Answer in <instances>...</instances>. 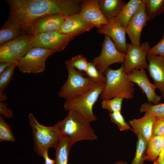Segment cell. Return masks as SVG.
I'll list each match as a JSON object with an SVG mask.
<instances>
[{
	"instance_id": "6da1fadb",
	"label": "cell",
	"mask_w": 164,
	"mask_h": 164,
	"mask_svg": "<svg viewBox=\"0 0 164 164\" xmlns=\"http://www.w3.org/2000/svg\"><path fill=\"white\" fill-rule=\"evenodd\" d=\"M9 17L21 24L29 35L31 25L39 18L49 15L67 16L79 14L80 0H6Z\"/></svg>"
},
{
	"instance_id": "7a4b0ae2",
	"label": "cell",
	"mask_w": 164,
	"mask_h": 164,
	"mask_svg": "<svg viewBox=\"0 0 164 164\" xmlns=\"http://www.w3.org/2000/svg\"><path fill=\"white\" fill-rule=\"evenodd\" d=\"M55 125L61 137L68 138L73 145L81 141H93L97 139L90 122L74 110L68 111L66 117Z\"/></svg>"
},
{
	"instance_id": "3957f363",
	"label": "cell",
	"mask_w": 164,
	"mask_h": 164,
	"mask_svg": "<svg viewBox=\"0 0 164 164\" xmlns=\"http://www.w3.org/2000/svg\"><path fill=\"white\" fill-rule=\"evenodd\" d=\"M104 75L106 81L100 96L101 99H109L116 97L126 99L133 98L135 84L128 79L123 63L117 69L109 68Z\"/></svg>"
},
{
	"instance_id": "277c9868",
	"label": "cell",
	"mask_w": 164,
	"mask_h": 164,
	"mask_svg": "<svg viewBox=\"0 0 164 164\" xmlns=\"http://www.w3.org/2000/svg\"><path fill=\"white\" fill-rule=\"evenodd\" d=\"M105 84H98L87 91L75 97L66 99L63 104L67 111L74 110L90 122L96 121L93 107L103 91Z\"/></svg>"
},
{
	"instance_id": "5b68a950",
	"label": "cell",
	"mask_w": 164,
	"mask_h": 164,
	"mask_svg": "<svg viewBox=\"0 0 164 164\" xmlns=\"http://www.w3.org/2000/svg\"><path fill=\"white\" fill-rule=\"evenodd\" d=\"M28 118L32 129L35 150L37 154L41 156L50 148L55 149L61 138L57 127L55 125L47 127L40 124L31 113Z\"/></svg>"
},
{
	"instance_id": "8992f818",
	"label": "cell",
	"mask_w": 164,
	"mask_h": 164,
	"mask_svg": "<svg viewBox=\"0 0 164 164\" xmlns=\"http://www.w3.org/2000/svg\"><path fill=\"white\" fill-rule=\"evenodd\" d=\"M65 63L68 76L59 92L60 97L65 100L72 98L87 91L98 84H102L97 83L87 77H84L72 66L70 60L66 61Z\"/></svg>"
},
{
	"instance_id": "52a82bcc",
	"label": "cell",
	"mask_w": 164,
	"mask_h": 164,
	"mask_svg": "<svg viewBox=\"0 0 164 164\" xmlns=\"http://www.w3.org/2000/svg\"><path fill=\"white\" fill-rule=\"evenodd\" d=\"M33 47L30 35L24 32L18 37L0 45V63L17 64Z\"/></svg>"
},
{
	"instance_id": "ba28073f",
	"label": "cell",
	"mask_w": 164,
	"mask_h": 164,
	"mask_svg": "<svg viewBox=\"0 0 164 164\" xmlns=\"http://www.w3.org/2000/svg\"><path fill=\"white\" fill-rule=\"evenodd\" d=\"M55 52L45 48L33 47L19 61L17 67L24 73H38L46 70L47 59Z\"/></svg>"
},
{
	"instance_id": "9c48e42d",
	"label": "cell",
	"mask_w": 164,
	"mask_h": 164,
	"mask_svg": "<svg viewBox=\"0 0 164 164\" xmlns=\"http://www.w3.org/2000/svg\"><path fill=\"white\" fill-rule=\"evenodd\" d=\"M81 34L76 32L67 34L56 31L30 36L33 47L46 48L55 53L63 50L71 41Z\"/></svg>"
},
{
	"instance_id": "30bf717a",
	"label": "cell",
	"mask_w": 164,
	"mask_h": 164,
	"mask_svg": "<svg viewBox=\"0 0 164 164\" xmlns=\"http://www.w3.org/2000/svg\"><path fill=\"white\" fill-rule=\"evenodd\" d=\"M126 53L120 52L110 37L105 35L102 43V48L100 55L95 58L92 63L99 72L104 74L109 66L116 63H124Z\"/></svg>"
},
{
	"instance_id": "8fae6325",
	"label": "cell",
	"mask_w": 164,
	"mask_h": 164,
	"mask_svg": "<svg viewBox=\"0 0 164 164\" xmlns=\"http://www.w3.org/2000/svg\"><path fill=\"white\" fill-rule=\"evenodd\" d=\"M149 43L144 42L138 47L127 43V50L124 65L127 74L134 70L147 69L149 64L146 57L150 49Z\"/></svg>"
},
{
	"instance_id": "7c38bea8",
	"label": "cell",
	"mask_w": 164,
	"mask_h": 164,
	"mask_svg": "<svg viewBox=\"0 0 164 164\" xmlns=\"http://www.w3.org/2000/svg\"><path fill=\"white\" fill-rule=\"evenodd\" d=\"M148 21L143 0L142 3L125 28L126 33L130 39L132 45L138 47L140 46L142 30Z\"/></svg>"
},
{
	"instance_id": "4fadbf2b",
	"label": "cell",
	"mask_w": 164,
	"mask_h": 164,
	"mask_svg": "<svg viewBox=\"0 0 164 164\" xmlns=\"http://www.w3.org/2000/svg\"><path fill=\"white\" fill-rule=\"evenodd\" d=\"M127 74L128 79L141 89L149 102L156 104L161 101V96L155 93L156 86L149 81L145 69L134 70Z\"/></svg>"
},
{
	"instance_id": "5bb4252c",
	"label": "cell",
	"mask_w": 164,
	"mask_h": 164,
	"mask_svg": "<svg viewBox=\"0 0 164 164\" xmlns=\"http://www.w3.org/2000/svg\"><path fill=\"white\" fill-rule=\"evenodd\" d=\"M66 16L63 14H56L46 15L39 18L30 27L29 35L59 31Z\"/></svg>"
},
{
	"instance_id": "9a60e30c",
	"label": "cell",
	"mask_w": 164,
	"mask_h": 164,
	"mask_svg": "<svg viewBox=\"0 0 164 164\" xmlns=\"http://www.w3.org/2000/svg\"><path fill=\"white\" fill-rule=\"evenodd\" d=\"M109 23L101 26L97 32L109 36L114 41L117 49L125 53L127 50L125 29L118 23L116 18L109 19Z\"/></svg>"
},
{
	"instance_id": "2e32d148",
	"label": "cell",
	"mask_w": 164,
	"mask_h": 164,
	"mask_svg": "<svg viewBox=\"0 0 164 164\" xmlns=\"http://www.w3.org/2000/svg\"><path fill=\"white\" fill-rule=\"evenodd\" d=\"M79 15L94 27L99 29L101 26L109 23L101 12L98 0H82Z\"/></svg>"
},
{
	"instance_id": "e0dca14e",
	"label": "cell",
	"mask_w": 164,
	"mask_h": 164,
	"mask_svg": "<svg viewBox=\"0 0 164 164\" xmlns=\"http://www.w3.org/2000/svg\"><path fill=\"white\" fill-rule=\"evenodd\" d=\"M146 59L149 62V75L154 84L161 93L164 92V58L148 53Z\"/></svg>"
},
{
	"instance_id": "ac0fdd59",
	"label": "cell",
	"mask_w": 164,
	"mask_h": 164,
	"mask_svg": "<svg viewBox=\"0 0 164 164\" xmlns=\"http://www.w3.org/2000/svg\"><path fill=\"white\" fill-rule=\"evenodd\" d=\"M157 117L150 112L145 113L138 119H134L129 121L132 131L137 135L140 134L147 143L152 136L154 123Z\"/></svg>"
},
{
	"instance_id": "d6986e66",
	"label": "cell",
	"mask_w": 164,
	"mask_h": 164,
	"mask_svg": "<svg viewBox=\"0 0 164 164\" xmlns=\"http://www.w3.org/2000/svg\"><path fill=\"white\" fill-rule=\"evenodd\" d=\"M94 27L78 14L66 16L61 27L58 32L67 34L76 32L83 33L89 31Z\"/></svg>"
},
{
	"instance_id": "ffe728a7",
	"label": "cell",
	"mask_w": 164,
	"mask_h": 164,
	"mask_svg": "<svg viewBox=\"0 0 164 164\" xmlns=\"http://www.w3.org/2000/svg\"><path fill=\"white\" fill-rule=\"evenodd\" d=\"M22 26L9 16L0 30V44L16 38L24 32Z\"/></svg>"
},
{
	"instance_id": "44dd1931",
	"label": "cell",
	"mask_w": 164,
	"mask_h": 164,
	"mask_svg": "<svg viewBox=\"0 0 164 164\" xmlns=\"http://www.w3.org/2000/svg\"><path fill=\"white\" fill-rule=\"evenodd\" d=\"M100 9L108 20L117 17L126 4L121 0H98Z\"/></svg>"
},
{
	"instance_id": "7402d4cb",
	"label": "cell",
	"mask_w": 164,
	"mask_h": 164,
	"mask_svg": "<svg viewBox=\"0 0 164 164\" xmlns=\"http://www.w3.org/2000/svg\"><path fill=\"white\" fill-rule=\"evenodd\" d=\"M143 2V0H130L126 3L116 18L122 26L125 29L130 20Z\"/></svg>"
},
{
	"instance_id": "603a6c76",
	"label": "cell",
	"mask_w": 164,
	"mask_h": 164,
	"mask_svg": "<svg viewBox=\"0 0 164 164\" xmlns=\"http://www.w3.org/2000/svg\"><path fill=\"white\" fill-rule=\"evenodd\" d=\"M73 145L67 138L62 137L56 149L55 164H68V157Z\"/></svg>"
},
{
	"instance_id": "cb8c5ba5",
	"label": "cell",
	"mask_w": 164,
	"mask_h": 164,
	"mask_svg": "<svg viewBox=\"0 0 164 164\" xmlns=\"http://www.w3.org/2000/svg\"><path fill=\"white\" fill-rule=\"evenodd\" d=\"M162 138L152 135L147 143L145 160L155 161L160 153L162 148Z\"/></svg>"
},
{
	"instance_id": "d4e9b609",
	"label": "cell",
	"mask_w": 164,
	"mask_h": 164,
	"mask_svg": "<svg viewBox=\"0 0 164 164\" xmlns=\"http://www.w3.org/2000/svg\"><path fill=\"white\" fill-rule=\"evenodd\" d=\"M149 21L164 12V0H144Z\"/></svg>"
},
{
	"instance_id": "484cf974",
	"label": "cell",
	"mask_w": 164,
	"mask_h": 164,
	"mask_svg": "<svg viewBox=\"0 0 164 164\" xmlns=\"http://www.w3.org/2000/svg\"><path fill=\"white\" fill-rule=\"evenodd\" d=\"M138 136L136 148L135 156L131 164H144L147 142L139 134Z\"/></svg>"
},
{
	"instance_id": "4316f807",
	"label": "cell",
	"mask_w": 164,
	"mask_h": 164,
	"mask_svg": "<svg viewBox=\"0 0 164 164\" xmlns=\"http://www.w3.org/2000/svg\"><path fill=\"white\" fill-rule=\"evenodd\" d=\"M141 112H150L157 118H164V103L152 104L149 102L142 104L140 108Z\"/></svg>"
},
{
	"instance_id": "83f0119b",
	"label": "cell",
	"mask_w": 164,
	"mask_h": 164,
	"mask_svg": "<svg viewBox=\"0 0 164 164\" xmlns=\"http://www.w3.org/2000/svg\"><path fill=\"white\" fill-rule=\"evenodd\" d=\"M124 98L120 97H116L112 98L102 100L101 107L111 113L121 111Z\"/></svg>"
},
{
	"instance_id": "f1b7e54d",
	"label": "cell",
	"mask_w": 164,
	"mask_h": 164,
	"mask_svg": "<svg viewBox=\"0 0 164 164\" xmlns=\"http://www.w3.org/2000/svg\"><path fill=\"white\" fill-rule=\"evenodd\" d=\"M17 64L12 63L0 74V94L3 93L4 89L12 79Z\"/></svg>"
},
{
	"instance_id": "f546056e",
	"label": "cell",
	"mask_w": 164,
	"mask_h": 164,
	"mask_svg": "<svg viewBox=\"0 0 164 164\" xmlns=\"http://www.w3.org/2000/svg\"><path fill=\"white\" fill-rule=\"evenodd\" d=\"M85 73L87 77L97 83L105 84L106 79L104 75L99 72L92 62H89Z\"/></svg>"
},
{
	"instance_id": "4dcf8cb0",
	"label": "cell",
	"mask_w": 164,
	"mask_h": 164,
	"mask_svg": "<svg viewBox=\"0 0 164 164\" xmlns=\"http://www.w3.org/2000/svg\"><path fill=\"white\" fill-rule=\"evenodd\" d=\"M111 121L117 125L121 131L132 130L129 124L125 120L121 111L111 113L109 114Z\"/></svg>"
},
{
	"instance_id": "1f68e13d",
	"label": "cell",
	"mask_w": 164,
	"mask_h": 164,
	"mask_svg": "<svg viewBox=\"0 0 164 164\" xmlns=\"http://www.w3.org/2000/svg\"><path fill=\"white\" fill-rule=\"evenodd\" d=\"M0 141L15 142V139L13 136L9 126L0 115Z\"/></svg>"
},
{
	"instance_id": "d6a6232c",
	"label": "cell",
	"mask_w": 164,
	"mask_h": 164,
	"mask_svg": "<svg viewBox=\"0 0 164 164\" xmlns=\"http://www.w3.org/2000/svg\"><path fill=\"white\" fill-rule=\"evenodd\" d=\"M72 66L79 71L85 72L88 65L89 62L87 59L82 55H77L70 60Z\"/></svg>"
},
{
	"instance_id": "836d02e7",
	"label": "cell",
	"mask_w": 164,
	"mask_h": 164,
	"mask_svg": "<svg viewBox=\"0 0 164 164\" xmlns=\"http://www.w3.org/2000/svg\"><path fill=\"white\" fill-rule=\"evenodd\" d=\"M152 135L164 137V118H156L153 125Z\"/></svg>"
},
{
	"instance_id": "e575fe53",
	"label": "cell",
	"mask_w": 164,
	"mask_h": 164,
	"mask_svg": "<svg viewBox=\"0 0 164 164\" xmlns=\"http://www.w3.org/2000/svg\"><path fill=\"white\" fill-rule=\"evenodd\" d=\"M149 53L164 58V32L161 39L156 44L150 48Z\"/></svg>"
},
{
	"instance_id": "d590c367",
	"label": "cell",
	"mask_w": 164,
	"mask_h": 164,
	"mask_svg": "<svg viewBox=\"0 0 164 164\" xmlns=\"http://www.w3.org/2000/svg\"><path fill=\"white\" fill-rule=\"evenodd\" d=\"M7 104L6 103L0 102V114L5 118H10L13 116L12 112L7 108Z\"/></svg>"
},
{
	"instance_id": "8d00e7d4",
	"label": "cell",
	"mask_w": 164,
	"mask_h": 164,
	"mask_svg": "<svg viewBox=\"0 0 164 164\" xmlns=\"http://www.w3.org/2000/svg\"><path fill=\"white\" fill-rule=\"evenodd\" d=\"M164 137H162L161 149L156 160L153 164H164Z\"/></svg>"
},
{
	"instance_id": "74e56055",
	"label": "cell",
	"mask_w": 164,
	"mask_h": 164,
	"mask_svg": "<svg viewBox=\"0 0 164 164\" xmlns=\"http://www.w3.org/2000/svg\"><path fill=\"white\" fill-rule=\"evenodd\" d=\"M48 151H46L44 152L41 156L44 159L45 164H55V159H51L49 157Z\"/></svg>"
},
{
	"instance_id": "f35d334b",
	"label": "cell",
	"mask_w": 164,
	"mask_h": 164,
	"mask_svg": "<svg viewBox=\"0 0 164 164\" xmlns=\"http://www.w3.org/2000/svg\"><path fill=\"white\" fill-rule=\"evenodd\" d=\"M12 64V63L6 62L0 63V74H1Z\"/></svg>"
},
{
	"instance_id": "ab89813d",
	"label": "cell",
	"mask_w": 164,
	"mask_h": 164,
	"mask_svg": "<svg viewBox=\"0 0 164 164\" xmlns=\"http://www.w3.org/2000/svg\"><path fill=\"white\" fill-rule=\"evenodd\" d=\"M114 164H127V163L125 161H118L115 162Z\"/></svg>"
},
{
	"instance_id": "60d3db41",
	"label": "cell",
	"mask_w": 164,
	"mask_h": 164,
	"mask_svg": "<svg viewBox=\"0 0 164 164\" xmlns=\"http://www.w3.org/2000/svg\"><path fill=\"white\" fill-rule=\"evenodd\" d=\"M162 98L164 99V92L162 93Z\"/></svg>"
},
{
	"instance_id": "b9f144b4",
	"label": "cell",
	"mask_w": 164,
	"mask_h": 164,
	"mask_svg": "<svg viewBox=\"0 0 164 164\" xmlns=\"http://www.w3.org/2000/svg\"></svg>"
}]
</instances>
